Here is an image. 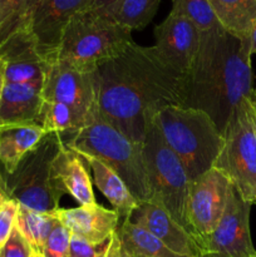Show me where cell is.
I'll return each mask as SVG.
<instances>
[{"label": "cell", "instance_id": "cell-1", "mask_svg": "<svg viewBox=\"0 0 256 257\" xmlns=\"http://www.w3.org/2000/svg\"><path fill=\"white\" fill-rule=\"evenodd\" d=\"M97 115L143 145L148 125L167 105L183 103V74L167 64L155 47L130 43L95 69Z\"/></svg>", "mask_w": 256, "mask_h": 257}, {"label": "cell", "instance_id": "cell-2", "mask_svg": "<svg viewBox=\"0 0 256 257\" xmlns=\"http://www.w3.org/2000/svg\"><path fill=\"white\" fill-rule=\"evenodd\" d=\"M251 57L250 42L222 27L201 33L195 59L183 74L182 107L205 112L223 135L238 103L253 92Z\"/></svg>", "mask_w": 256, "mask_h": 257}, {"label": "cell", "instance_id": "cell-3", "mask_svg": "<svg viewBox=\"0 0 256 257\" xmlns=\"http://www.w3.org/2000/svg\"><path fill=\"white\" fill-rule=\"evenodd\" d=\"M155 120L191 182L213 167L222 148L223 136L210 115L193 108L167 105L157 113Z\"/></svg>", "mask_w": 256, "mask_h": 257}, {"label": "cell", "instance_id": "cell-4", "mask_svg": "<svg viewBox=\"0 0 256 257\" xmlns=\"http://www.w3.org/2000/svg\"><path fill=\"white\" fill-rule=\"evenodd\" d=\"M63 142L72 150L104 162L122 178L138 202L151 200L143 145L131 141L98 115L75 135L63 138Z\"/></svg>", "mask_w": 256, "mask_h": 257}, {"label": "cell", "instance_id": "cell-5", "mask_svg": "<svg viewBox=\"0 0 256 257\" xmlns=\"http://www.w3.org/2000/svg\"><path fill=\"white\" fill-rule=\"evenodd\" d=\"M63 145L59 133H47L24 156L14 172L3 176L8 197L37 212L53 213L58 210L65 191L53 175L52 166Z\"/></svg>", "mask_w": 256, "mask_h": 257}, {"label": "cell", "instance_id": "cell-6", "mask_svg": "<svg viewBox=\"0 0 256 257\" xmlns=\"http://www.w3.org/2000/svg\"><path fill=\"white\" fill-rule=\"evenodd\" d=\"M132 32L97 10L72 18L63 33L57 59L94 72L99 64L122 53L132 43Z\"/></svg>", "mask_w": 256, "mask_h": 257}, {"label": "cell", "instance_id": "cell-7", "mask_svg": "<svg viewBox=\"0 0 256 257\" xmlns=\"http://www.w3.org/2000/svg\"><path fill=\"white\" fill-rule=\"evenodd\" d=\"M143 156L152 192L151 200L160 202L171 217L191 233L187 221L191 180L180 158L165 142L155 119L148 125L143 141Z\"/></svg>", "mask_w": 256, "mask_h": 257}, {"label": "cell", "instance_id": "cell-8", "mask_svg": "<svg viewBox=\"0 0 256 257\" xmlns=\"http://www.w3.org/2000/svg\"><path fill=\"white\" fill-rule=\"evenodd\" d=\"M222 136L213 168L221 171L245 200L256 203V110L250 98L238 103Z\"/></svg>", "mask_w": 256, "mask_h": 257}, {"label": "cell", "instance_id": "cell-9", "mask_svg": "<svg viewBox=\"0 0 256 257\" xmlns=\"http://www.w3.org/2000/svg\"><path fill=\"white\" fill-rule=\"evenodd\" d=\"M42 97L69 105L89 124L97 117L95 70L89 72L64 60H54L48 67Z\"/></svg>", "mask_w": 256, "mask_h": 257}, {"label": "cell", "instance_id": "cell-10", "mask_svg": "<svg viewBox=\"0 0 256 257\" xmlns=\"http://www.w3.org/2000/svg\"><path fill=\"white\" fill-rule=\"evenodd\" d=\"M252 203L245 200L231 185L227 203L215 230L201 240L202 253H221L228 257H256L250 232V211Z\"/></svg>", "mask_w": 256, "mask_h": 257}, {"label": "cell", "instance_id": "cell-11", "mask_svg": "<svg viewBox=\"0 0 256 257\" xmlns=\"http://www.w3.org/2000/svg\"><path fill=\"white\" fill-rule=\"evenodd\" d=\"M231 185V181L213 167L191 182L187 198V221L197 245L220 222Z\"/></svg>", "mask_w": 256, "mask_h": 257}, {"label": "cell", "instance_id": "cell-12", "mask_svg": "<svg viewBox=\"0 0 256 257\" xmlns=\"http://www.w3.org/2000/svg\"><path fill=\"white\" fill-rule=\"evenodd\" d=\"M92 0H39L29 20L38 52L48 63L57 60L63 33L72 18L89 9Z\"/></svg>", "mask_w": 256, "mask_h": 257}, {"label": "cell", "instance_id": "cell-13", "mask_svg": "<svg viewBox=\"0 0 256 257\" xmlns=\"http://www.w3.org/2000/svg\"><path fill=\"white\" fill-rule=\"evenodd\" d=\"M156 52L170 67L185 74L190 69L201 42V33L191 20L171 10L155 29Z\"/></svg>", "mask_w": 256, "mask_h": 257}, {"label": "cell", "instance_id": "cell-14", "mask_svg": "<svg viewBox=\"0 0 256 257\" xmlns=\"http://www.w3.org/2000/svg\"><path fill=\"white\" fill-rule=\"evenodd\" d=\"M7 83L29 84L42 90L49 63L38 52L29 30H19L0 44Z\"/></svg>", "mask_w": 256, "mask_h": 257}, {"label": "cell", "instance_id": "cell-15", "mask_svg": "<svg viewBox=\"0 0 256 257\" xmlns=\"http://www.w3.org/2000/svg\"><path fill=\"white\" fill-rule=\"evenodd\" d=\"M128 220L152 233L178 255L188 257H200L202 255L195 237L180 223L176 222L157 201L148 200L140 202Z\"/></svg>", "mask_w": 256, "mask_h": 257}, {"label": "cell", "instance_id": "cell-16", "mask_svg": "<svg viewBox=\"0 0 256 257\" xmlns=\"http://www.w3.org/2000/svg\"><path fill=\"white\" fill-rule=\"evenodd\" d=\"M58 220L70 230L73 235L90 242H100L110 237L119 227V216L97 202L74 208H58L54 211Z\"/></svg>", "mask_w": 256, "mask_h": 257}, {"label": "cell", "instance_id": "cell-17", "mask_svg": "<svg viewBox=\"0 0 256 257\" xmlns=\"http://www.w3.org/2000/svg\"><path fill=\"white\" fill-rule=\"evenodd\" d=\"M43 100L42 90L33 85L5 83L0 99V127L38 124Z\"/></svg>", "mask_w": 256, "mask_h": 257}, {"label": "cell", "instance_id": "cell-18", "mask_svg": "<svg viewBox=\"0 0 256 257\" xmlns=\"http://www.w3.org/2000/svg\"><path fill=\"white\" fill-rule=\"evenodd\" d=\"M52 170L65 193L72 196L80 206L95 203L92 180L84 161L68 146L63 145L55 156Z\"/></svg>", "mask_w": 256, "mask_h": 257}, {"label": "cell", "instance_id": "cell-19", "mask_svg": "<svg viewBox=\"0 0 256 257\" xmlns=\"http://www.w3.org/2000/svg\"><path fill=\"white\" fill-rule=\"evenodd\" d=\"M74 152L79 155L83 158V161L89 166L93 175L92 182L109 201L113 211H115L119 218H123V220L130 217V215L140 202L133 197V195L128 190L127 185L123 182L122 178L112 168L108 167L104 162H102L98 158L87 155V153L79 152V151H74Z\"/></svg>", "mask_w": 256, "mask_h": 257}, {"label": "cell", "instance_id": "cell-20", "mask_svg": "<svg viewBox=\"0 0 256 257\" xmlns=\"http://www.w3.org/2000/svg\"><path fill=\"white\" fill-rule=\"evenodd\" d=\"M47 135L38 124L7 125L0 127V163L7 175L15 168L28 152L33 150Z\"/></svg>", "mask_w": 256, "mask_h": 257}, {"label": "cell", "instance_id": "cell-21", "mask_svg": "<svg viewBox=\"0 0 256 257\" xmlns=\"http://www.w3.org/2000/svg\"><path fill=\"white\" fill-rule=\"evenodd\" d=\"M221 27L233 37L248 40L256 22V0H208Z\"/></svg>", "mask_w": 256, "mask_h": 257}, {"label": "cell", "instance_id": "cell-22", "mask_svg": "<svg viewBox=\"0 0 256 257\" xmlns=\"http://www.w3.org/2000/svg\"><path fill=\"white\" fill-rule=\"evenodd\" d=\"M117 233L122 241L123 246L133 253L140 257H188L178 255L167 247L156 236L146 231L145 228L135 225L128 218H124L119 227L117 228Z\"/></svg>", "mask_w": 256, "mask_h": 257}, {"label": "cell", "instance_id": "cell-23", "mask_svg": "<svg viewBox=\"0 0 256 257\" xmlns=\"http://www.w3.org/2000/svg\"><path fill=\"white\" fill-rule=\"evenodd\" d=\"M58 221L59 220L54 215V212H37L22 205H18L15 227L28 241L34 252L42 253L45 241Z\"/></svg>", "mask_w": 256, "mask_h": 257}, {"label": "cell", "instance_id": "cell-24", "mask_svg": "<svg viewBox=\"0 0 256 257\" xmlns=\"http://www.w3.org/2000/svg\"><path fill=\"white\" fill-rule=\"evenodd\" d=\"M38 125L47 133L57 132L62 138H67L85 127L87 122L77 110L64 103L43 100Z\"/></svg>", "mask_w": 256, "mask_h": 257}, {"label": "cell", "instance_id": "cell-25", "mask_svg": "<svg viewBox=\"0 0 256 257\" xmlns=\"http://www.w3.org/2000/svg\"><path fill=\"white\" fill-rule=\"evenodd\" d=\"M161 0H117L109 9L100 12L113 22L132 30H142L153 19Z\"/></svg>", "mask_w": 256, "mask_h": 257}, {"label": "cell", "instance_id": "cell-26", "mask_svg": "<svg viewBox=\"0 0 256 257\" xmlns=\"http://www.w3.org/2000/svg\"><path fill=\"white\" fill-rule=\"evenodd\" d=\"M39 0H2L4 17L0 24V44L19 30H28L29 20Z\"/></svg>", "mask_w": 256, "mask_h": 257}, {"label": "cell", "instance_id": "cell-27", "mask_svg": "<svg viewBox=\"0 0 256 257\" xmlns=\"http://www.w3.org/2000/svg\"><path fill=\"white\" fill-rule=\"evenodd\" d=\"M172 10L191 20L200 33L221 27L208 0H172Z\"/></svg>", "mask_w": 256, "mask_h": 257}, {"label": "cell", "instance_id": "cell-28", "mask_svg": "<svg viewBox=\"0 0 256 257\" xmlns=\"http://www.w3.org/2000/svg\"><path fill=\"white\" fill-rule=\"evenodd\" d=\"M70 240H72L70 230H68L60 221H58L45 241L42 251L43 257H65L69 250Z\"/></svg>", "mask_w": 256, "mask_h": 257}, {"label": "cell", "instance_id": "cell-29", "mask_svg": "<svg viewBox=\"0 0 256 257\" xmlns=\"http://www.w3.org/2000/svg\"><path fill=\"white\" fill-rule=\"evenodd\" d=\"M112 237L113 235L100 242H90L72 233L69 250L65 257H104L112 242Z\"/></svg>", "mask_w": 256, "mask_h": 257}, {"label": "cell", "instance_id": "cell-30", "mask_svg": "<svg viewBox=\"0 0 256 257\" xmlns=\"http://www.w3.org/2000/svg\"><path fill=\"white\" fill-rule=\"evenodd\" d=\"M33 253L28 241L14 226L9 238L0 250V257H30Z\"/></svg>", "mask_w": 256, "mask_h": 257}, {"label": "cell", "instance_id": "cell-31", "mask_svg": "<svg viewBox=\"0 0 256 257\" xmlns=\"http://www.w3.org/2000/svg\"><path fill=\"white\" fill-rule=\"evenodd\" d=\"M18 203L13 200H8L4 207L0 211V250L9 238L13 228L15 226V218H17Z\"/></svg>", "mask_w": 256, "mask_h": 257}, {"label": "cell", "instance_id": "cell-32", "mask_svg": "<svg viewBox=\"0 0 256 257\" xmlns=\"http://www.w3.org/2000/svg\"><path fill=\"white\" fill-rule=\"evenodd\" d=\"M104 257H136L133 253H131L127 248L123 246L122 241H120L119 236H118L117 231L113 233L112 242H110L109 248H108L107 253Z\"/></svg>", "mask_w": 256, "mask_h": 257}, {"label": "cell", "instance_id": "cell-33", "mask_svg": "<svg viewBox=\"0 0 256 257\" xmlns=\"http://www.w3.org/2000/svg\"><path fill=\"white\" fill-rule=\"evenodd\" d=\"M117 0H92L89 9L87 10H97V12H105L109 9Z\"/></svg>", "mask_w": 256, "mask_h": 257}, {"label": "cell", "instance_id": "cell-34", "mask_svg": "<svg viewBox=\"0 0 256 257\" xmlns=\"http://www.w3.org/2000/svg\"><path fill=\"white\" fill-rule=\"evenodd\" d=\"M5 83H7V80H5V62L3 58H0V99H2Z\"/></svg>", "mask_w": 256, "mask_h": 257}, {"label": "cell", "instance_id": "cell-35", "mask_svg": "<svg viewBox=\"0 0 256 257\" xmlns=\"http://www.w3.org/2000/svg\"><path fill=\"white\" fill-rule=\"evenodd\" d=\"M248 42H250L251 55L256 54V22H255V24H253L252 29H251L250 37H248Z\"/></svg>", "mask_w": 256, "mask_h": 257}, {"label": "cell", "instance_id": "cell-36", "mask_svg": "<svg viewBox=\"0 0 256 257\" xmlns=\"http://www.w3.org/2000/svg\"><path fill=\"white\" fill-rule=\"evenodd\" d=\"M8 200H9V197L7 196V193H5L4 191H2V192H0V211L4 207V205L7 203Z\"/></svg>", "mask_w": 256, "mask_h": 257}, {"label": "cell", "instance_id": "cell-37", "mask_svg": "<svg viewBox=\"0 0 256 257\" xmlns=\"http://www.w3.org/2000/svg\"><path fill=\"white\" fill-rule=\"evenodd\" d=\"M200 257H228V256L221 255V253H202Z\"/></svg>", "mask_w": 256, "mask_h": 257}, {"label": "cell", "instance_id": "cell-38", "mask_svg": "<svg viewBox=\"0 0 256 257\" xmlns=\"http://www.w3.org/2000/svg\"><path fill=\"white\" fill-rule=\"evenodd\" d=\"M4 191V178H3L2 173H0V192Z\"/></svg>", "mask_w": 256, "mask_h": 257}, {"label": "cell", "instance_id": "cell-39", "mask_svg": "<svg viewBox=\"0 0 256 257\" xmlns=\"http://www.w3.org/2000/svg\"><path fill=\"white\" fill-rule=\"evenodd\" d=\"M250 99L253 104H256V90H253L252 94H251V97H250Z\"/></svg>", "mask_w": 256, "mask_h": 257}, {"label": "cell", "instance_id": "cell-40", "mask_svg": "<svg viewBox=\"0 0 256 257\" xmlns=\"http://www.w3.org/2000/svg\"><path fill=\"white\" fill-rule=\"evenodd\" d=\"M30 257H43V255H42V253H38V252H34V251H33L32 256H30Z\"/></svg>", "mask_w": 256, "mask_h": 257}, {"label": "cell", "instance_id": "cell-41", "mask_svg": "<svg viewBox=\"0 0 256 257\" xmlns=\"http://www.w3.org/2000/svg\"><path fill=\"white\" fill-rule=\"evenodd\" d=\"M251 103H252V102H251ZM252 105H253V108H255V110H256V104H253V103H252Z\"/></svg>", "mask_w": 256, "mask_h": 257}, {"label": "cell", "instance_id": "cell-42", "mask_svg": "<svg viewBox=\"0 0 256 257\" xmlns=\"http://www.w3.org/2000/svg\"><path fill=\"white\" fill-rule=\"evenodd\" d=\"M136 257H140V256H136Z\"/></svg>", "mask_w": 256, "mask_h": 257}]
</instances>
